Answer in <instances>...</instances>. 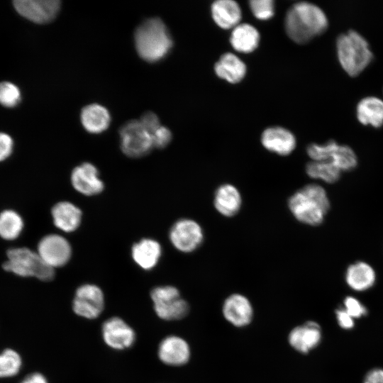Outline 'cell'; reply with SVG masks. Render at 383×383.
<instances>
[{
    "label": "cell",
    "mask_w": 383,
    "mask_h": 383,
    "mask_svg": "<svg viewBox=\"0 0 383 383\" xmlns=\"http://www.w3.org/2000/svg\"><path fill=\"white\" fill-rule=\"evenodd\" d=\"M338 145L333 140L321 145L311 143L306 148V153L313 161L331 160Z\"/></svg>",
    "instance_id": "obj_31"
},
{
    "label": "cell",
    "mask_w": 383,
    "mask_h": 383,
    "mask_svg": "<svg viewBox=\"0 0 383 383\" xmlns=\"http://www.w3.org/2000/svg\"><path fill=\"white\" fill-rule=\"evenodd\" d=\"M336 51L342 68L353 77L362 72L373 57L367 40L354 30H348L338 37Z\"/></svg>",
    "instance_id": "obj_4"
},
{
    "label": "cell",
    "mask_w": 383,
    "mask_h": 383,
    "mask_svg": "<svg viewBox=\"0 0 383 383\" xmlns=\"http://www.w3.org/2000/svg\"><path fill=\"white\" fill-rule=\"evenodd\" d=\"M13 143L11 138L0 133V162L6 160L12 152Z\"/></svg>",
    "instance_id": "obj_37"
},
{
    "label": "cell",
    "mask_w": 383,
    "mask_h": 383,
    "mask_svg": "<svg viewBox=\"0 0 383 383\" xmlns=\"http://www.w3.org/2000/svg\"><path fill=\"white\" fill-rule=\"evenodd\" d=\"M51 216L55 227L65 233L75 231L79 227L82 219L81 209L67 201L55 204L51 209Z\"/></svg>",
    "instance_id": "obj_19"
},
{
    "label": "cell",
    "mask_w": 383,
    "mask_h": 383,
    "mask_svg": "<svg viewBox=\"0 0 383 383\" xmlns=\"http://www.w3.org/2000/svg\"><path fill=\"white\" fill-rule=\"evenodd\" d=\"M101 335L106 345L116 350L129 348L135 340L134 330L117 316L109 318L104 322Z\"/></svg>",
    "instance_id": "obj_12"
},
{
    "label": "cell",
    "mask_w": 383,
    "mask_h": 383,
    "mask_svg": "<svg viewBox=\"0 0 383 383\" xmlns=\"http://www.w3.org/2000/svg\"><path fill=\"white\" fill-rule=\"evenodd\" d=\"M338 325L344 329H350L354 326L353 318L344 309L335 311Z\"/></svg>",
    "instance_id": "obj_38"
},
{
    "label": "cell",
    "mask_w": 383,
    "mask_h": 383,
    "mask_svg": "<svg viewBox=\"0 0 383 383\" xmlns=\"http://www.w3.org/2000/svg\"><path fill=\"white\" fill-rule=\"evenodd\" d=\"M306 172L313 179H320L330 184L336 182L341 174V171L330 160H311L306 165Z\"/></svg>",
    "instance_id": "obj_27"
},
{
    "label": "cell",
    "mask_w": 383,
    "mask_h": 383,
    "mask_svg": "<svg viewBox=\"0 0 383 383\" xmlns=\"http://www.w3.org/2000/svg\"><path fill=\"white\" fill-rule=\"evenodd\" d=\"M131 252L134 262L143 270L149 271L158 264L162 248L157 240L144 238L133 243Z\"/></svg>",
    "instance_id": "obj_18"
},
{
    "label": "cell",
    "mask_w": 383,
    "mask_h": 383,
    "mask_svg": "<svg viewBox=\"0 0 383 383\" xmlns=\"http://www.w3.org/2000/svg\"><path fill=\"white\" fill-rule=\"evenodd\" d=\"M363 383H383V369L375 368L365 376Z\"/></svg>",
    "instance_id": "obj_39"
},
{
    "label": "cell",
    "mask_w": 383,
    "mask_h": 383,
    "mask_svg": "<svg viewBox=\"0 0 383 383\" xmlns=\"http://www.w3.org/2000/svg\"><path fill=\"white\" fill-rule=\"evenodd\" d=\"M341 172L350 171L357 165V157L354 150L345 145H339L331 160Z\"/></svg>",
    "instance_id": "obj_29"
},
{
    "label": "cell",
    "mask_w": 383,
    "mask_h": 383,
    "mask_svg": "<svg viewBox=\"0 0 383 383\" xmlns=\"http://www.w3.org/2000/svg\"><path fill=\"white\" fill-rule=\"evenodd\" d=\"M23 228L21 216L13 210L0 213V237L7 240L17 238Z\"/></svg>",
    "instance_id": "obj_28"
},
{
    "label": "cell",
    "mask_w": 383,
    "mask_h": 383,
    "mask_svg": "<svg viewBox=\"0 0 383 383\" xmlns=\"http://www.w3.org/2000/svg\"><path fill=\"white\" fill-rule=\"evenodd\" d=\"M221 313L223 318L231 326L243 328L251 324L255 311L252 304L245 295L233 293L223 301Z\"/></svg>",
    "instance_id": "obj_11"
},
{
    "label": "cell",
    "mask_w": 383,
    "mask_h": 383,
    "mask_svg": "<svg viewBox=\"0 0 383 383\" xmlns=\"http://www.w3.org/2000/svg\"><path fill=\"white\" fill-rule=\"evenodd\" d=\"M345 310L353 318H358L367 313V309L361 302L353 296H347L344 300Z\"/></svg>",
    "instance_id": "obj_35"
},
{
    "label": "cell",
    "mask_w": 383,
    "mask_h": 383,
    "mask_svg": "<svg viewBox=\"0 0 383 383\" xmlns=\"http://www.w3.org/2000/svg\"><path fill=\"white\" fill-rule=\"evenodd\" d=\"M21 356L11 349H6L0 354V377L16 375L21 370Z\"/></svg>",
    "instance_id": "obj_30"
},
{
    "label": "cell",
    "mask_w": 383,
    "mask_h": 383,
    "mask_svg": "<svg viewBox=\"0 0 383 383\" xmlns=\"http://www.w3.org/2000/svg\"><path fill=\"white\" fill-rule=\"evenodd\" d=\"M321 339V326L313 321H307L292 328L287 335L289 345L301 354H308L314 350Z\"/></svg>",
    "instance_id": "obj_13"
},
{
    "label": "cell",
    "mask_w": 383,
    "mask_h": 383,
    "mask_svg": "<svg viewBox=\"0 0 383 383\" xmlns=\"http://www.w3.org/2000/svg\"><path fill=\"white\" fill-rule=\"evenodd\" d=\"M243 199L238 189L229 183L220 185L213 195L216 210L225 217L235 216L241 209Z\"/></svg>",
    "instance_id": "obj_20"
},
{
    "label": "cell",
    "mask_w": 383,
    "mask_h": 383,
    "mask_svg": "<svg viewBox=\"0 0 383 383\" xmlns=\"http://www.w3.org/2000/svg\"><path fill=\"white\" fill-rule=\"evenodd\" d=\"M13 6L19 14L36 23L52 21L60 9L58 0H16Z\"/></svg>",
    "instance_id": "obj_16"
},
{
    "label": "cell",
    "mask_w": 383,
    "mask_h": 383,
    "mask_svg": "<svg viewBox=\"0 0 383 383\" xmlns=\"http://www.w3.org/2000/svg\"><path fill=\"white\" fill-rule=\"evenodd\" d=\"M139 121L150 135L162 126L157 114L152 111L144 113L139 119Z\"/></svg>",
    "instance_id": "obj_36"
},
{
    "label": "cell",
    "mask_w": 383,
    "mask_h": 383,
    "mask_svg": "<svg viewBox=\"0 0 383 383\" xmlns=\"http://www.w3.org/2000/svg\"><path fill=\"white\" fill-rule=\"evenodd\" d=\"M134 43L138 55L150 63L165 57L173 45L166 25L157 17L148 18L136 28Z\"/></svg>",
    "instance_id": "obj_3"
},
{
    "label": "cell",
    "mask_w": 383,
    "mask_h": 383,
    "mask_svg": "<svg viewBox=\"0 0 383 383\" xmlns=\"http://www.w3.org/2000/svg\"><path fill=\"white\" fill-rule=\"evenodd\" d=\"M204 239L201 226L196 221L183 218L176 221L169 231V240L178 251L189 253L197 250Z\"/></svg>",
    "instance_id": "obj_8"
},
{
    "label": "cell",
    "mask_w": 383,
    "mask_h": 383,
    "mask_svg": "<svg viewBox=\"0 0 383 383\" xmlns=\"http://www.w3.org/2000/svg\"><path fill=\"white\" fill-rule=\"evenodd\" d=\"M376 272L368 263L357 261L351 264L345 272V281L353 290L363 292L370 289L376 282Z\"/></svg>",
    "instance_id": "obj_22"
},
{
    "label": "cell",
    "mask_w": 383,
    "mask_h": 383,
    "mask_svg": "<svg viewBox=\"0 0 383 383\" xmlns=\"http://www.w3.org/2000/svg\"><path fill=\"white\" fill-rule=\"evenodd\" d=\"M261 143L267 150L282 156L291 154L296 148V140L289 130L273 126L266 128L261 135Z\"/></svg>",
    "instance_id": "obj_17"
},
{
    "label": "cell",
    "mask_w": 383,
    "mask_h": 383,
    "mask_svg": "<svg viewBox=\"0 0 383 383\" xmlns=\"http://www.w3.org/2000/svg\"><path fill=\"white\" fill-rule=\"evenodd\" d=\"M216 74L232 84L240 82L245 76V64L235 55L226 52L222 55L214 65Z\"/></svg>",
    "instance_id": "obj_24"
},
{
    "label": "cell",
    "mask_w": 383,
    "mask_h": 383,
    "mask_svg": "<svg viewBox=\"0 0 383 383\" xmlns=\"http://www.w3.org/2000/svg\"><path fill=\"white\" fill-rule=\"evenodd\" d=\"M153 148L162 149L171 142L172 135L170 130L163 126L158 128L152 135Z\"/></svg>",
    "instance_id": "obj_34"
},
{
    "label": "cell",
    "mask_w": 383,
    "mask_h": 383,
    "mask_svg": "<svg viewBox=\"0 0 383 383\" xmlns=\"http://www.w3.org/2000/svg\"><path fill=\"white\" fill-rule=\"evenodd\" d=\"M150 298L156 315L164 321H179L189 313V303L182 298L179 290L174 286L155 287L150 291Z\"/></svg>",
    "instance_id": "obj_6"
},
{
    "label": "cell",
    "mask_w": 383,
    "mask_h": 383,
    "mask_svg": "<svg viewBox=\"0 0 383 383\" xmlns=\"http://www.w3.org/2000/svg\"><path fill=\"white\" fill-rule=\"evenodd\" d=\"M214 22L223 29H231L240 24L242 11L239 4L233 0H217L211 6Z\"/></svg>",
    "instance_id": "obj_21"
},
{
    "label": "cell",
    "mask_w": 383,
    "mask_h": 383,
    "mask_svg": "<svg viewBox=\"0 0 383 383\" xmlns=\"http://www.w3.org/2000/svg\"><path fill=\"white\" fill-rule=\"evenodd\" d=\"M356 116L363 125L379 128L383 125V100L377 96L362 98L357 104Z\"/></svg>",
    "instance_id": "obj_25"
},
{
    "label": "cell",
    "mask_w": 383,
    "mask_h": 383,
    "mask_svg": "<svg viewBox=\"0 0 383 383\" xmlns=\"http://www.w3.org/2000/svg\"><path fill=\"white\" fill-rule=\"evenodd\" d=\"M3 267L18 276L34 277L44 282L55 277V269L46 264L37 252L27 248L9 249Z\"/></svg>",
    "instance_id": "obj_5"
},
{
    "label": "cell",
    "mask_w": 383,
    "mask_h": 383,
    "mask_svg": "<svg viewBox=\"0 0 383 383\" xmlns=\"http://www.w3.org/2000/svg\"><path fill=\"white\" fill-rule=\"evenodd\" d=\"M80 120L87 131L98 134L109 128L111 116L106 107L94 103L87 105L82 109Z\"/></svg>",
    "instance_id": "obj_23"
},
{
    "label": "cell",
    "mask_w": 383,
    "mask_h": 383,
    "mask_svg": "<svg viewBox=\"0 0 383 383\" xmlns=\"http://www.w3.org/2000/svg\"><path fill=\"white\" fill-rule=\"evenodd\" d=\"M328 24L325 12L317 5L307 1L293 4L284 19L287 35L297 44H305L321 35Z\"/></svg>",
    "instance_id": "obj_1"
},
{
    "label": "cell",
    "mask_w": 383,
    "mask_h": 383,
    "mask_svg": "<svg viewBox=\"0 0 383 383\" xmlns=\"http://www.w3.org/2000/svg\"><path fill=\"white\" fill-rule=\"evenodd\" d=\"M21 100L18 88L9 82L0 83V104L6 107H13Z\"/></svg>",
    "instance_id": "obj_32"
},
{
    "label": "cell",
    "mask_w": 383,
    "mask_h": 383,
    "mask_svg": "<svg viewBox=\"0 0 383 383\" xmlns=\"http://www.w3.org/2000/svg\"><path fill=\"white\" fill-rule=\"evenodd\" d=\"M157 356L166 365L181 367L189 362L192 350L190 345L184 338L170 335L160 341L157 348Z\"/></svg>",
    "instance_id": "obj_14"
},
{
    "label": "cell",
    "mask_w": 383,
    "mask_h": 383,
    "mask_svg": "<svg viewBox=\"0 0 383 383\" xmlns=\"http://www.w3.org/2000/svg\"><path fill=\"white\" fill-rule=\"evenodd\" d=\"M249 5L252 13L259 20H268L274 14V2L272 0H251Z\"/></svg>",
    "instance_id": "obj_33"
},
{
    "label": "cell",
    "mask_w": 383,
    "mask_h": 383,
    "mask_svg": "<svg viewBox=\"0 0 383 383\" xmlns=\"http://www.w3.org/2000/svg\"><path fill=\"white\" fill-rule=\"evenodd\" d=\"M120 147L126 156L139 158L148 155L153 148L152 136L140 123L131 120L119 130Z\"/></svg>",
    "instance_id": "obj_7"
},
{
    "label": "cell",
    "mask_w": 383,
    "mask_h": 383,
    "mask_svg": "<svg viewBox=\"0 0 383 383\" xmlns=\"http://www.w3.org/2000/svg\"><path fill=\"white\" fill-rule=\"evenodd\" d=\"M104 304V294L101 289L94 284L86 283L77 288L72 301V310L78 316L94 319L102 313Z\"/></svg>",
    "instance_id": "obj_9"
},
{
    "label": "cell",
    "mask_w": 383,
    "mask_h": 383,
    "mask_svg": "<svg viewBox=\"0 0 383 383\" xmlns=\"http://www.w3.org/2000/svg\"><path fill=\"white\" fill-rule=\"evenodd\" d=\"M260 39L256 28L249 23H240L233 28L230 43L235 50L250 53L258 47Z\"/></svg>",
    "instance_id": "obj_26"
},
{
    "label": "cell",
    "mask_w": 383,
    "mask_h": 383,
    "mask_svg": "<svg viewBox=\"0 0 383 383\" xmlns=\"http://www.w3.org/2000/svg\"><path fill=\"white\" fill-rule=\"evenodd\" d=\"M70 181L73 188L84 196H96L104 189V183L98 169L88 162L81 163L72 170Z\"/></svg>",
    "instance_id": "obj_15"
},
{
    "label": "cell",
    "mask_w": 383,
    "mask_h": 383,
    "mask_svg": "<svg viewBox=\"0 0 383 383\" xmlns=\"http://www.w3.org/2000/svg\"><path fill=\"white\" fill-rule=\"evenodd\" d=\"M21 383H48L45 377L38 372L30 374Z\"/></svg>",
    "instance_id": "obj_40"
},
{
    "label": "cell",
    "mask_w": 383,
    "mask_h": 383,
    "mask_svg": "<svg viewBox=\"0 0 383 383\" xmlns=\"http://www.w3.org/2000/svg\"><path fill=\"white\" fill-rule=\"evenodd\" d=\"M288 208L299 222L318 226L330 209V200L325 189L315 183L309 184L295 192L288 199Z\"/></svg>",
    "instance_id": "obj_2"
},
{
    "label": "cell",
    "mask_w": 383,
    "mask_h": 383,
    "mask_svg": "<svg viewBox=\"0 0 383 383\" xmlns=\"http://www.w3.org/2000/svg\"><path fill=\"white\" fill-rule=\"evenodd\" d=\"M37 252L46 264L55 269L63 267L70 262L72 249L64 236L50 233L40 239Z\"/></svg>",
    "instance_id": "obj_10"
}]
</instances>
